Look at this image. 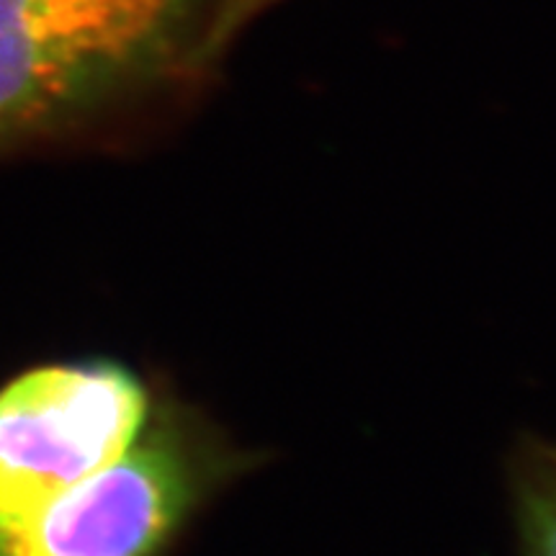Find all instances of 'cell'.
I'll return each mask as SVG.
<instances>
[{
    "label": "cell",
    "instance_id": "cell-1",
    "mask_svg": "<svg viewBox=\"0 0 556 556\" xmlns=\"http://www.w3.org/2000/svg\"><path fill=\"white\" fill-rule=\"evenodd\" d=\"M184 0H0V152L50 129L165 37Z\"/></svg>",
    "mask_w": 556,
    "mask_h": 556
},
{
    "label": "cell",
    "instance_id": "cell-2",
    "mask_svg": "<svg viewBox=\"0 0 556 556\" xmlns=\"http://www.w3.org/2000/svg\"><path fill=\"white\" fill-rule=\"evenodd\" d=\"M148 394L127 368L41 366L0 389V528L111 467L139 441Z\"/></svg>",
    "mask_w": 556,
    "mask_h": 556
},
{
    "label": "cell",
    "instance_id": "cell-3",
    "mask_svg": "<svg viewBox=\"0 0 556 556\" xmlns=\"http://www.w3.org/2000/svg\"><path fill=\"white\" fill-rule=\"evenodd\" d=\"M197 495L184 448L157 435L0 528V556H155Z\"/></svg>",
    "mask_w": 556,
    "mask_h": 556
},
{
    "label": "cell",
    "instance_id": "cell-4",
    "mask_svg": "<svg viewBox=\"0 0 556 556\" xmlns=\"http://www.w3.org/2000/svg\"><path fill=\"white\" fill-rule=\"evenodd\" d=\"M523 541L528 556H556V495L536 490L526 497L523 510Z\"/></svg>",
    "mask_w": 556,
    "mask_h": 556
},
{
    "label": "cell",
    "instance_id": "cell-5",
    "mask_svg": "<svg viewBox=\"0 0 556 556\" xmlns=\"http://www.w3.org/2000/svg\"><path fill=\"white\" fill-rule=\"evenodd\" d=\"M274 0H219V9L214 13L212 31L206 37V47H222L225 41L248 24L255 13L266 9Z\"/></svg>",
    "mask_w": 556,
    "mask_h": 556
},
{
    "label": "cell",
    "instance_id": "cell-6",
    "mask_svg": "<svg viewBox=\"0 0 556 556\" xmlns=\"http://www.w3.org/2000/svg\"><path fill=\"white\" fill-rule=\"evenodd\" d=\"M554 495H556V490H554Z\"/></svg>",
    "mask_w": 556,
    "mask_h": 556
}]
</instances>
